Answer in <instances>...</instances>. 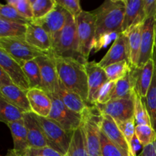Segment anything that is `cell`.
Returning a JSON list of instances; mask_svg holds the SVG:
<instances>
[{"label": "cell", "mask_w": 156, "mask_h": 156, "mask_svg": "<svg viewBox=\"0 0 156 156\" xmlns=\"http://www.w3.org/2000/svg\"><path fill=\"white\" fill-rule=\"evenodd\" d=\"M126 5L124 0H108L93 12L96 17V33L93 49L98 52L109 41L108 36L122 32Z\"/></svg>", "instance_id": "obj_1"}, {"label": "cell", "mask_w": 156, "mask_h": 156, "mask_svg": "<svg viewBox=\"0 0 156 156\" xmlns=\"http://www.w3.org/2000/svg\"><path fill=\"white\" fill-rule=\"evenodd\" d=\"M52 56L56 64L59 82L67 89L79 94L88 104V75L85 63L74 57Z\"/></svg>", "instance_id": "obj_2"}, {"label": "cell", "mask_w": 156, "mask_h": 156, "mask_svg": "<svg viewBox=\"0 0 156 156\" xmlns=\"http://www.w3.org/2000/svg\"><path fill=\"white\" fill-rule=\"evenodd\" d=\"M50 55L74 57L84 62L79 53V40L76 19L69 13L63 29L52 45Z\"/></svg>", "instance_id": "obj_3"}, {"label": "cell", "mask_w": 156, "mask_h": 156, "mask_svg": "<svg viewBox=\"0 0 156 156\" xmlns=\"http://www.w3.org/2000/svg\"><path fill=\"white\" fill-rule=\"evenodd\" d=\"M79 40V53L84 63L88 57L94 46L96 33V17L93 12L82 11L76 18Z\"/></svg>", "instance_id": "obj_4"}, {"label": "cell", "mask_w": 156, "mask_h": 156, "mask_svg": "<svg viewBox=\"0 0 156 156\" xmlns=\"http://www.w3.org/2000/svg\"><path fill=\"white\" fill-rule=\"evenodd\" d=\"M34 114V113H33ZM48 143L49 147L66 156L69 148L73 132L66 131L54 120L34 114Z\"/></svg>", "instance_id": "obj_5"}, {"label": "cell", "mask_w": 156, "mask_h": 156, "mask_svg": "<svg viewBox=\"0 0 156 156\" xmlns=\"http://www.w3.org/2000/svg\"><path fill=\"white\" fill-rule=\"evenodd\" d=\"M82 126L89 156H101V113L95 105L88 107L82 114Z\"/></svg>", "instance_id": "obj_6"}, {"label": "cell", "mask_w": 156, "mask_h": 156, "mask_svg": "<svg viewBox=\"0 0 156 156\" xmlns=\"http://www.w3.org/2000/svg\"><path fill=\"white\" fill-rule=\"evenodd\" d=\"M0 48L4 50L21 66L28 61L48 55L29 44L24 38H0Z\"/></svg>", "instance_id": "obj_7"}, {"label": "cell", "mask_w": 156, "mask_h": 156, "mask_svg": "<svg viewBox=\"0 0 156 156\" xmlns=\"http://www.w3.org/2000/svg\"><path fill=\"white\" fill-rule=\"evenodd\" d=\"M52 100V108L48 118L54 120L65 130L73 132L82 124V114H76L66 106L56 94H49Z\"/></svg>", "instance_id": "obj_8"}, {"label": "cell", "mask_w": 156, "mask_h": 156, "mask_svg": "<svg viewBox=\"0 0 156 156\" xmlns=\"http://www.w3.org/2000/svg\"><path fill=\"white\" fill-rule=\"evenodd\" d=\"M68 15L69 12L56 3L54 9L48 15L40 19L33 20V22L41 26L48 33L53 45L65 26Z\"/></svg>", "instance_id": "obj_9"}, {"label": "cell", "mask_w": 156, "mask_h": 156, "mask_svg": "<svg viewBox=\"0 0 156 156\" xmlns=\"http://www.w3.org/2000/svg\"><path fill=\"white\" fill-rule=\"evenodd\" d=\"M41 70L42 89L48 94H56L59 85L56 64L53 56L44 55L35 59Z\"/></svg>", "instance_id": "obj_10"}, {"label": "cell", "mask_w": 156, "mask_h": 156, "mask_svg": "<svg viewBox=\"0 0 156 156\" xmlns=\"http://www.w3.org/2000/svg\"><path fill=\"white\" fill-rule=\"evenodd\" d=\"M101 114L112 117L116 123L134 117L133 98L129 99H114L105 105H95Z\"/></svg>", "instance_id": "obj_11"}, {"label": "cell", "mask_w": 156, "mask_h": 156, "mask_svg": "<svg viewBox=\"0 0 156 156\" xmlns=\"http://www.w3.org/2000/svg\"><path fill=\"white\" fill-rule=\"evenodd\" d=\"M0 67L3 69L9 75L14 85L26 92L30 89V82L23 69V67L1 48H0Z\"/></svg>", "instance_id": "obj_12"}, {"label": "cell", "mask_w": 156, "mask_h": 156, "mask_svg": "<svg viewBox=\"0 0 156 156\" xmlns=\"http://www.w3.org/2000/svg\"><path fill=\"white\" fill-rule=\"evenodd\" d=\"M155 65L150 59L141 67H132L129 75L132 79L134 91L142 99L146 98L152 83Z\"/></svg>", "instance_id": "obj_13"}, {"label": "cell", "mask_w": 156, "mask_h": 156, "mask_svg": "<svg viewBox=\"0 0 156 156\" xmlns=\"http://www.w3.org/2000/svg\"><path fill=\"white\" fill-rule=\"evenodd\" d=\"M85 67L88 75V104L94 105L96 98L101 87L108 82V79L104 68L94 61L85 62Z\"/></svg>", "instance_id": "obj_14"}, {"label": "cell", "mask_w": 156, "mask_h": 156, "mask_svg": "<svg viewBox=\"0 0 156 156\" xmlns=\"http://www.w3.org/2000/svg\"><path fill=\"white\" fill-rule=\"evenodd\" d=\"M156 19L155 16L148 17L143 23L142 44L140 61L138 67L144 66L152 59L153 48L155 46V27Z\"/></svg>", "instance_id": "obj_15"}, {"label": "cell", "mask_w": 156, "mask_h": 156, "mask_svg": "<svg viewBox=\"0 0 156 156\" xmlns=\"http://www.w3.org/2000/svg\"><path fill=\"white\" fill-rule=\"evenodd\" d=\"M101 129L107 137L120 148L126 155L132 153L130 147L128 145L126 139L123 136L120 128L117 126L115 120L110 116L101 114Z\"/></svg>", "instance_id": "obj_16"}, {"label": "cell", "mask_w": 156, "mask_h": 156, "mask_svg": "<svg viewBox=\"0 0 156 156\" xmlns=\"http://www.w3.org/2000/svg\"><path fill=\"white\" fill-rule=\"evenodd\" d=\"M123 60L129 62L126 36L123 33H120L116 37L111 48L98 62V65L102 68H105L111 64Z\"/></svg>", "instance_id": "obj_17"}, {"label": "cell", "mask_w": 156, "mask_h": 156, "mask_svg": "<svg viewBox=\"0 0 156 156\" xmlns=\"http://www.w3.org/2000/svg\"><path fill=\"white\" fill-rule=\"evenodd\" d=\"M25 41L41 51L50 55L52 42L48 33L41 26L32 21L27 25Z\"/></svg>", "instance_id": "obj_18"}, {"label": "cell", "mask_w": 156, "mask_h": 156, "mask_svg": "<svg viewBox=\"0 0 156 156\" xmlns=\"http://www.w3.org/2000/svg\"><path fill=\"white\" fill-rule=\"evenodd\" d=\"M31 112L43 117H48L52 108L50 94L41 88H30L27 92Z\"/></svg>", "instance_id": "obj_19"}, {"label": "cell", "mask_w": 156, "mask_h": 156, "mask_svg": "<svg viewBox=\"0 0 156 156\" xmlns=\"http://www.w3.org/2000/svg\"><path fill=\"white\" fill-rule=\"evenodd\" d=\"M23 120L27 129L29 148L38 149L49 146L42 129L35 119L33 113H24Z\"/></svg>", "instance_id": "obj_20"}, {"label": "cell", "mask_w": 156, "mask_h": 156, "mask_svg": "<svg viewBox=\"0 0 156 156\" xmlns=\"http://www.w3.org/2000/svg\"><path fill=\"white\" fill-rule=\"evenodd\" d=\"M143 23L135 24L128 31L123 33L126 36L129 60L132 67H137L139 65L141 52Z\"/></svg>", "instance_id": "obj_21"}, {"label": "cell", "mask_w": 156, "mask_h": 156, "mask_svg": "<svg viewBox=\"0 0 156 156\" xmlns=\"http://www.w3.org/2000/svg\"><path fill=\"white\" fill-rule=\"evenodd\" d=\"M126 5L122 32L128 31L135 24L143 23L146 19L143 11V0H124Z\"/></svg>", "instance_id": "obj_22"}, {"label": "cell", "mask_w": 156, "mask_h": 156, "mask_svg": "<svg viewBox=\"0 0 156 156\" xmlns=\"http://www.w3.org/2000/svg\"><path fill=\"white\" fill-rule=\"evenodd\" d=\"M1 97L24 113L31 112L27 92L15 85L0 87Z\"/></svg>", "instance_id": "obj_23"}, {"label": "cell", "mask_w": 156, "mask_h": 156, "mask_svg": "<svg viewBox=\"0 0 156 156\" xmlns=\"http://www.w3.org/2000/svg\"><path fill=\"white\" fill-rule=\"evenodd\" d=\"M13 140L14 148L12 152L18 156H24L29 148L27 140V133L24 120L8 123Z\"/></svg>", "instance_id": "obj_24"}, {"label": "cell", "mask_w": 156, "mask_h": 156, "mask_svg": "<svg viewBox=\"0 0 156 156\" xmlns=\"http://www.w3.org/2000/svg\"><path fill=\"white\" fill-rule=\"evenodd\" d=\"M56 94L69 109L76 114H82L88 108L87 103L79 94L67 89L60 82Z\"/></svg>", "instance_id": "obj_25"}, {"label": "cell", "mask_w": 156, "mask_h": 156, "mask_svg": "<svg viewBox=\"0 0 156 156\" xmlns=\"http://www.w3.org/2000/svg\"><path fill=\"white\" fill-rule=\"evenodd\" d=\"M66 156H89L82 124L78 129L73 131L69 148Z\"/></svg>", "instance_id": "obj_26"}, {"label": "cell", "mask_w": 156, "mask_h": 156, "mask_svg": "<svg viewBox=\"0 0 156 156\" xmlns=\"http://www.w3.org/2000/svg\"><path fill=\"white\" fill-rule=\"evenodd\" d=\"M27 25L0 18V38L13 37L25 39Z\"/></svg>", "instance_id": "obj_27"}, {"label": "cell", "mask_w": 156, "mask_h": 156, "mask_svg": "<svg viewBox=\"0 0 156 156\" xmlns=\"http://www.w3.org/2000/svg\"><path fill=\"white\" fill-rule=\"evenodd\" d=\"M151 120V126L156 132V68L154 70L152 83L146 98L142 99Z\"/></svg>", "instance_id": "obj_28"}, {"label": "cell", "mask_w": 156, "mask_h": 156, "mask_svg": "<svg viewBox=\"0 0 156 156\" xmlns=\"http://www.w3.org/2000/svg\"><path fill=\"white\" fill-rule=\"evenodd\" d=\"M24 113L13 105L0 98V120L5 124L24 119Z\"/></svg>", "instance_id": "obj_29"}, {"label": "cell", "mask_w": 156, "mask_h": 156, "mask_svg": "<svg viewBox=\"0 0 156 156\" xmlns=\"http://www.w3.org/2000/svg\"><path fill=\"white\" fill-rule=\"evenodd\" d=\"M131 69L132 66L129 62L127 60H123L121 62L111 64L104 68V69L106 73L108 80L117 82L127 76L130 73Z\"/></svg>", "instance_id": "obj_30"}, {"label": "cell", "mask_w": 156, "mask_h": 156, "mask_svg": "<svg viewBox=\"0 0 156 156\" xmlns=\"http://www.w3.org/2000/svg\"><path fill=\"white\" fill-rule=\"evenodd\" d=\"M134 88L132 79L129 74L123 79L117 81L115 90L111 100L114 99H129L133 96Z\"/></svg>", "instance_id": "obj_31"}, {"label": "cell", "mask_w": 156, "mask_h": 156, "mask_svg": "<svg viewBox=\"0 0 156 156\" xmlns=\"http://www.w3.org/2000/svg\"><path fill=\"white\" fill-rule=\"evenodd\" d=\"M22 67L30 82V88H41L42 89L41 70L36 60L33 59V60L28 61L25 62Z\"/></svg>", "instance_id": "obj_32"}, {"label": "cell", "mask_w": 156, "mask_h": 156, "mask_svg": "<svg viewBox=\"0 0 156 156\" xmlns=\"http://www.w3.org/2000/svg\"><path fill=\"white\" fill-rule=\"evenodd\" d=\"M33 11L34 19L42 18L48 15L55 8L56 0H30Z\"/></svg>", "instance_id": "obj_33"}, {"label": "cell", "mask_w": 156, "mask_h": 156, "mask_svg": "<svg viewBox=\"0 0 156 156\" xmlns=\"http://www.w3.org/2000/svg\"><path fill=\"white\" fill-rule=\"evenodd\" d=\"M133 98L134 119H135L136 124H146L151 126L150 117L142 98L135 92V91Z\"/></svg>", "instance_id": "obj_34"}, {"label": "cell", "mask_w": 156, "mask_h": 156, "mask_svg": "<svg viewBox=\"0 0 156 156\" xmlns=\"http://www.w3.org/2000/svg\"><path fill=\"white\" fill-rule=\"evenodd\" d=\"M0 18L25 24V25H28L33 21L32 20L24 18L21 14L18 13L15 8L7 3L5 5L2 4L0 5Z\"/></svg>", "instance_id": "obj_35"}, {"label": "cell", "mask_w": 156, "mask_h": 156, "mask_svg": "<svg viewBox=\"0 0 156 156\" xmlns=\"http://www.w3.org/2000/svg\"><path fill=\"white\" fill-rule=\"evenodd\" d=\"M136 136L143 147L153 143L156 140V132L150 125L140 124L136 126Z\"/></svg>", "instance_id": "obj_36"}, {"label": "cell", "mask_w": 156, "mask_h": 156, "mask_svg": "<svg viewBox=\"0 0 156 156\" xmlns=\"http://www.w3.org/2000/svg\"><path fill=\"white\" fill-rule=\"evenodd\" d=\"M100 143L101 156H128L113 143L102 131H101Z\"/></svg>", "instance_id": "obj_37"}, {"label": "cell", "mask_w": 156, "mask_h": 156, "mask_svg": "<svg viewBox=\"0 0 156 156\" xmlns=\"http://www.w3.org/2000/svg\"><path fill=\"white\" fill-rule=\"evenodd\" d=\"M117 124L123 133V136L126 139L128 145L130 147L132 153L134 155H136V152H134L132 149V143L136 136V126L134 117L129 119V120H124V121L118 122V123H117Z\"/></svg>", "instance_id": "obj_38"}, {"label": "cell", "mask_w": 156, "mask_h": 156, "mask_svg": "<svg viewBox=\"0 0 156 156\" xmlns=\"http://www.w3.org/2000/svg\"><path fill=\"white\" fill-rule=\"evenodd\" d=\"M116 85H117V82H114V81H108V82H106L99 91L94 105H105L111 101L114 90H115Z\"/></svg>", "instance_id": "obj_39"}, {"label": "cell", "mask_w": 156, "mask_h": 156, "mask_svg": "<svg viewBox=\"0 0 156 156\" xmlns=\"http://www.w3.org/2000/svg\"><path fill=\"white\" fill-rule=\"evenodd\" d=\"M7 4L15 8L24 18L33 21L34 15L30 0H9Z\"/></svg>", "instance_id": "obj_40"}, {"label": "cell", "mask_w": 156, "mask_h": 156, "mask_svg": "<svg viewBox=\"0 0 156 156\" xmlns=\"http://www.w3.org/2000/svg\"><path fill=\"white\" fill-rule=\"evenodd\" d=\"M56 3L66 10L76 19L82 12L79 0H56Z\"/></svg>", "instance_id": "obj_41"}, {"label": "cell", "mask_w": 156, "mask_h": 156, "mask_svg": "<svg viewBox=\"0 0 156 156\" xmlns=\"http://www.w3.org/2000/svg\"><path fill=\"white\" fill-rule=\"evenodd\" d=\"M24 156H63L55 149L49 147L44 148H28Z\"/></svg>", "instance_id": "obj_42"}, {"label": "cell", "mask_w": 156, "mask_h": 156, "mask_svg": "<svg viewBox=\"0 0 156 156\" xmlns=\"http://www.w3.org/2000/svg\"><path fill=\"white\" fill-rule=\"evenodd\" d=\"M143 11L146 18L156 16V0H143Z\"/></svg>", "instance_id": "obj_43"}, {"label": "cell", "mask_w": 156, "mask_h": 156, "mask_svg": "<svg viewBox=\"0 0 156 156\" xmlns=\"http://www.w3.org/2000/svg\"><path fill=\"white\" fill-rule=\"evenodd\" d=\"M138 156H156V140L153 143L143 147V150Z\"/></svg>", "instance_id": "obj_44"}, {"label": "cell", "mask_w": 156, "mask_h": 156, "mask_svg": "<svg viewBox=\"0 0 156 156\" xmlns=\"http://www.w3.org/2000/svg\"><path fill=\"white\" fill-rule=\"evenodd\" d=\"M14 85L12 79L3 69L0 67V87Z\"/></svg>", "instance_id": "obj_45"}, {"label": "cell", "mask_w": 156, "mask_h": 156, "mask_svg": "<svg viewBox=\"0 0 156 156\" xmlns=\"http://www.w3.org/2000/svg\"><path fill=\"white\" fill-rule=\"evenodd\" d=\"M152 60L154 62V65H155V67L156 68V44H155L153 48V53H152Z\"/></svg>", "instance_id": "obj_46"}, {"label": "cell", "mask_w": 156, "mask_h": 156, "mask_svg": "<svg viewBox=\"0 0 156 156\" xmlns=\"http://www.w3.org/2000/svg\"><path fill=\"white\" fill-rule=\"evenodd\" d=\"M5 156H18V155H15V154L13 152H12V150H9V153H8V155H5Z\"/></svg>", "instance_id": "obj_47"}, {"label": "cell", "mask_w": 156, "mask_h": 156, "mask_svg": "<svg viewBox=\"0 0 156 156\" xmlns=\"http://www.w3.org/2000/svg\"><path fill=\"white\" fill-rule=\"evenodd\" d=\"M155 44H156V24L155 27Z\"/></svg>", "instance_id": "obj_48"}, {"label": "cell", "mask_w": 156, "mask_h": 156, "mask_svg": "<svg viewBox=\"0 0 156 156\" xmlns=\"http://www.w3.org/2000/svg\"><path fill=\"white\" fill-rule=\"evenodd\" d=\"M129 156H137L136 155H134V154H129Z\"/></svg>", "instance_id": "obj_49"}, {"label": "cell", "mask_w": 156, "mask_h": 156, "mask_svg": "<svg viewBox=\"0 0 156 156\" xmlns=\"http://www.w3.org/2000/svg\"><path fill=\"white\" fill-rule=\"evenodd\" d=\"M155 19H156V16H155Z\"/></svg>", "instance_id": "obj_50"}]
</instances>
